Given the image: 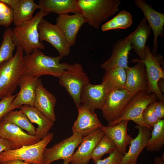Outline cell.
Wrapping results in <instances>:
<instances>
[{"mask_svg": "<svg viewBox=\"0 0 164 164\" xmlns=\"http://www.w3.org/2000/svg\"><path fill=\"white\" fill-rule=\"evenodd\" d=\"M0 136L10 144L12 149L33 144L41 140L36 135L26 132L17 126L3 120L0 122Z\"/></svg>", "mask_w": 164, "mask_h": 164, "instance_id": "12", "label": "cell"}, {"mask_svg": "<svg viewBox=\"0 0 164 164\" xmlns=\"http://www.w3.org/2000/svg\"><path fill=\"white\" fill-rule=\"evenodd\" d=\"M53 136V134L49 132L45 138L36 143L17 149L4 151L0 153V162L19 160L31 164H44V151Z\"/></svg>", "mask_w": 164, "mask_h": 164, "instance_id": "6", "label": "cell"}, {"mask_svg": "<svg viewBox=\"0 0 164 164\" xmlns=\"http://www.w3.org/2000/svg\"><path fill=\"white\" fill-rule=\"evenodd\" d=\"M116 149L113 141L104 134L95 147L91 155V159L95 164L98 160L101 159L104 155L109 154Z\"/></svg>", "mask_w": 164, "mask_h": 164, "instance_id": "33", "label": "cell"}, {"mask_svg": "<svg viewBox=\"0 0 164 164\" xmlns=\"http://www.w3.org/2000/svg\"><path fill=\"white\" fill-rule=\"evenodd\" d=\"M0 1L6 4L13 10L19 0H0Z\"/></svg>", "mask_w": 164, "mask_h": 164, "instance_id": "41", "label": "cell"}, {"mask_svg": "<svg viewBox=\"0 0 164 164\" xmlns=\"http://www.w3.org/2000/svg\"><path fill=\"white\" fill-rule=\"evenodd\" d=\"M164 79H161L159 80L158 83L159 88L162 94L164 93Z\"/></svg>", "mask_w": 164, "mask_h": 164, "instance_id": "43", "label": "cell"}, {"mask_svg": "<svg viewBox=\"0 0 164 164\" xmlns=\"http://www.w3.org/2000/svg\"><path fill=\"white\" fill-rule=\"evenodd\" d=\"M50 13L39 10L29 22L12 29L14 43L17 48L22 49L26 55L31 54L35 49L44 48V44L39 39L38 25L41 20Z\"/></svg>", "mask_w": 164, "mask_h": 164, "instance_id": "2", "label": "cell"}, {"mask_svg": "<svg viewBox=\"0 0 164 164\" xmlns=\"http://www.w3.org/2000/svg\"><path fill=\"white\" fill-rule=\"evenodd\" d=\"M158 100V97L155 93L148 94L145 91H138L126 105L121 117L108 123V126L114 125L122 121L128 120L132 121L138 125L148 127L142 118L143 112L149 104Z\"/></svg>", "mask_w": 164, "mask_h": 164, "instance_id": "7", "label": "cell"}, {"mask_svg": "<svg viewBox=\"0 0 164 164\" xmlns=\"http://www.w3.org/2000/svg\"><path fill=\"white\" fill-rule=\"evenodd\" d=\"M126 79L125 70L122 68H116L105 70L102 83L107 92L116 90L124 89Z\"/></svg>", "mask_w": 164, "mask_h": 164, "instance_id": "28", "label": "cell"}, {"mask_svg": "<svg viewBox=\"0 0 164 164\" xmlns=\"http://www.w3.org/2000/svg\"><path fill=\"white\" fill-rule=\"evenodd\" d=\"M59 82L72 98L77 108L81 104L80 96L83 87L90 83L82 66L78 63H68L67 68L59 77Z\"/></svg>", "mask_w": 164, "mask_h": 164, "instance_id": "5", "label": "cell"}, {"mask_svg": "<svg viewBox=\"0 0 164 164\" xmlns=\"http://www.w3.org/2000/svg\"><path fill=\"white\" fill-rule=\"evenodd\" d=\"M135 128L138 130V135L131 141L129 149L124 155L120 164H138V156L151 137L152 128L137 125Z\"/></svg>", "mask_w": 164, "mask_h": 164, "instance_id": "19", "label": "cell"}, {"mask_svg": "<svg viewBox=\"0 0 164 164\" xmlns=\"http://www.w3.org/2000/svg\"><path fill=\"white\" fill-rule=\"evenodd\" d=\"M63 164H67V163H63Z\"/></svg>", "mask_w": 164, "mask_h": 164, "instance_id": "45", "label": "cell"}, {"mask_svg": "<svg viewBox=\"0 0 164 164\" xmlns=\"http://www.w3.org/2000/svg\"><path fill=\"white\" fill-rule=\"evenodd\" d=\"M135 2L136 6L142 10L144 18L153 31L154 38L152 53L155 55L158 50V37L164 35V14L155 10L144 0H135Z\"/></svg>", "mask_w": 164, "mask_h": 164, "instance_id": "13", "label": "cell"}, {"mask_svg": "<svg viewBox=\"0 0 164 164\" xmlns=\"http://www.w3.org/2000/svg\"><path fill=\"white\" fill-rule=\"evenodd\" d=\"M104 135V132L99 128L83 136L78 149L72 155L70 163L71 164H88L95 147Z\"/></svg>", "mask_w": 164, "mask_h": 164, "instance_id": "17", "label": "cell"}, {"mask_svg": "<svg viewBox=\"0 0 164 164\" xmlns=\"http://www.w3.org/2000/svg\"><path fill=\"white\" fill-rule=\"evenodd\" d=\"M39 9V5L33 0H19L13 9V22L15 26L25 24L33 17L35 11Z\"/></svg>", "mask_w": 164, "mask_h": 164, "instance_id": "27", "label": "cell"}, {"mask_svg": "<svg viewBox=\"0 0 164 164\" xmlns=\"http://www.w3.org/2000/svg\"><path fill=\"white\" fill-rule=\"evenodd\" d=\"M80 13L86 23L96 29L119 10V0H77Z\"/></svg>", "mask_w": 164, "mask_h": 164, "instance_id": "3", "label": "cell"}, {"mask_svg": "<svg viewBox=\"0 0 164 164\" xmlns=\"http://www.w3.org/2000/svg\"><path fill=\"white\" fill-rule=\"evenodd\" d=\"M129 121L124 120L114 125H102L100 128L113 141L118 150L124 155L126 152L128 146L133 138L127 132Z\"/></svg>", "mask_w": 164, "mask_h": 164, "instance_id": "22", "label": "cell"}, {"mask_svg": "<svg viewBox=\"0 0 164 164\" xmlns=\"http://www.w3.org/2000/svg\"><path fill=\"white\" fill-rule=\"evenodd\" d=\"M12 149L10 144L0 136V153L5 150Z\"/></svg>", "mask_w": 164, "mask_h": 164, "instance_id": "39", "label": "cell"}, {"mask_svg": "<svg viewBox=\"0 0 164 164\" xmlns=\"http://www.w3.org/2000/svg\"><path fill=\"white\" fill-rule=\"evenodd\" d=\"M2 120L14 124L26 131L29 135H35L36 128L27 116L20 110H12L7 114Z\"/></svg>", "mask_w": 164, "mask_h": 164, "instance_id": "29", "label": "cell"}, {"mask_svg": "<svg viewBox=\"0 0 164 164\" xmlns=\"http://www.w3.org/2000/svg\"><path fill=\"white\" fill-rule=\"evenodd\" d=\"M59 55H46L40 50L36 49L30 54L24 56L22 75L32 77L50 75L59 78L67 67L66 62L61 63Z\"/></svg>", "mask_w": 164, "mask_h": 164, "instance_id": "1", "label": "cell"}, {"mask_svg": "<svg viewBox=\"0 0 164 164\" xmlns=\"http://www.w3.org/2000/svg\"><path fill=\"white\" fill-rule=\"evenodd\" d=\"M12 29L6 28L3 35V40L0 46V64L11 59L15 46L12 39Z\"/></svg>", "mask_w": 164, "mask_h": 164, "instance_id": "32", "label": "cell"}, {"mask_svg": "<svg viewBox=\"0 0 164 164\" xmlns=\"http://www.w3.org/2000/svg\"><path fill=\"white\" fill-rule=\"evenodd\" d=\"M78 115L72 128L73 134L86 136L100 128L102 125L95 112L83 104L77 108Z\"/></svg>", "mask_w": 164, "mask_h": 164, "instance_id": "18", "label": "cell"}, {"mask_svg": "<svg viewBox=\"0 0 164 164\" xmlns=\"http://www.w3.org/2000/svg\"><path fill=\"white\" fill-rule=\"evenodd\" d=\"M124 155L116 149L108 156L98 160L95 164H120Z\"/></svg>", "mask_w": 164, "mask_h": 164, "instance_id": "37", "label": "cell"}, {"mask_svg": "<svg viewBox=\"0 0 164 164\" xmlns=\"http://www.w3.org/2000/svg\"><path fill=\"white\" fill-rule=\"evenodd\" d=\"M156 101L149 104L144 110L142 118L145 124L149 128L153 127L159 120L157 117L154 110V107Z\"/></svg>", "mask_w": 164, "mask_h": 164, "instance_id": "35", "label": "cell"}, {"mask_svg": "<svg viewBox=\"0 0 164 164\" xmlns=\"http://www.w3.org/2000/svg\"><path fill=\"white\" fill-rule=\"evenodd\" d=\"M133 96L124 89L112 91L107 93L101 110L103 116L108 124L121 117L126 106Z\"/></svg>", "mask_w": 164, "mask_h": 164, "instance_id": "9", "label": "cell"}, {"mask_svg": "<svg viewBox=\"0 0 164 164\" xmlns=\"http://www.w3.org/2000/svg\"><path fill=\"white\" fill-rule=\"evenodd\" d=\"M145 57L141 60L145 65L148 82V94H155L159 101H164V96L159 90L158 83L159 80L164 78V71L161 66L162 61L160 55H153L149 47L146 46L145 49Z\"/></svg>", "mask_w": 164, "mask_h": 164, "instance_id": "10", "label": "cell"}, {"mask_svg": "<svg viewBox=\"0 0 164 164\" xmlns=\"http://www.w3.org/2000/svg\"><path fill=\"white\" fill-rule=\"evenodd\" d=\"M39 77L26 75L21 76L18 83L20 90L12 102L13 105L19 108L24 105L34 106L36 87Z\"/></svg>", "mask_w": 164, "mask_h": 164, "instance_id": "23", "label": "cell"}, {"mask_svg": "<svg viewBox=\"0 0 164 164\" xmlns=\"http://www.w3.org/2000/svg\"><path fill=\"white\" fill-rule=\"evenodd\" d=\"M132 18L130 13L123 10L112 19L102 25L101 29L104 32L113 29H126L132 25Z\"/></svg>", "mask_w": 164, "mask_h": 164, "instance_id": "31", "label": "cell"}, {"mask_svg": "<svg viewBox=\"0 0 164 164\" xmlns=\"http://www.w3.org/2000/svg\"><path fill=\"white\" fill-rule=\"evenodd\" d=\"M151 33V29L144 18L133 32L131 39L132 48L134 49L141 60L145 58L146 44Z\"/></svg>", "mask_w": 164, "mask_h": 164, "instance_id": "26", "label": "cell"}, {"mask_svg": "<svg viewBox=\"0 0 164 164\" xmlns=\"http://www.w3.org/2000/svg\"><path fill=\"white\" fill-rule=\"evenodd\" d=\"M56 98L43 86L41 80L37 83L34 106L51 121L54 122L56 116L54 108Z\"/></svg>", "mask_w": 164, "mask_h": 164, "instance_id": "21", "label": "cell"}, {"mask_svg": "<svg viewBox=\"0 0 164 164\" xmlns=\"http://www.w3.org/2000/svg\"><path fill=\"white\" fill-rule=\"evenodd\" d=\"M38 5L40 10L58 15L80 13L77 0H40Z\"/></svg>", "mask_w": 164, "mask_h": 164, "instance_id": "25", "label": "cell"}, {"mask_svg": "<svg viewBox=\"0 0 164 164\" xmlns=\"http://www.w3.org/2000/svg\"><path fill=\"white\" fill-rule=\"evenodd\" d=\"M13 21V10L0 0V26L7 28Z\"/></svg>", "mask_w": 164, "mask_h": 164, "instance_id": "34", "label": "cell"}, {"mask_svg": "<svg viewBox=\"0 0 164 164\" xmlns=\"http://www.w3.org/2000/svg\"><path fill=\"white\" fill-rule=\"evenodd\" d=\"M85 21L80 13L72 15L66 14L59 15L56 18V25L64 36L70 47L76 42L78 33Z\"/></svg>", "mask_w": 164, "mask_h": 164, "instance_id": "16", "label": "cell"}, {"mask_svg": "<svg viewBox=\"0 0 164 164\" xmlns=\"http://www.w3.org/2000/svg\"><path fill=\"white\" fill-rule=\"evenodd\" d=\"M153 162L154 164H164V153L161 157H155Z\"/></svg>", "mask_w": 164, "mask_h": 164, "instance_id": "42", "label": "cell"}, {"mask_svg": "<svg viewBox=\"0 0 164 164\" xmlns=\"http://www.w3.org/2000/svg\"><path fill=\"white\" fill-rule=\"evenodd\" d=\"M83 136L80 134L73 133L70 137L45 149L43 157L44 164H51L58 160H63V163H70L75 149L79 145Z\"/></svg>", "mask_w": 164, "mask_h": 164, "instance_id": "8", "label": "cell"}, {"mask_svg": "<svg viewBox=\"0 0 164 164\" xmlns=\"http://www.w3.org/2000/svg\"><path fill=\"white\" fill-rule=\"evenodd\" d=\"M132 34L133 32L124 38L117 41L113 45L110 57L101 65L102 69L105 70L120 67L126 69L128 67V59L129 51L132 49Z\"/></svg>", "mask_w": 164, "mask_h": 164, "instance_id": "14", "label": "cell"}, {"mask_svg": "<svg viewBox=\"0 0 164 164\" xmlns=\"http://www.w3.org/2000/svg\"><path fill=\"white\" fill-rule=\"evenodd\" d=\"M137 63L135 66L125 69L126 79L124 89L133 95L140 91H146L148 82L146 67L144 63L140 60H133Z\"/></svg>", "mask_w": 164, "mask_h": 164, "instance_id": "15", "label": "cell"}, {"mask_svg": "<svg viewBox=\"0 0 164 164\" xmlns=\"http://www.w3.org/2000/svg\"><path fill=\"white\" fill-rule=\"evenodd\" d=\"M0 164H32L19 160H12L0 162Z\"/></svg>", "mask_w": 164, "mask_h": 164, "instance_id": "40", "label": "cell"}, {"mask_svg": "<svg viewBox=\"0 0 164 164\" xmlns=\"http://www.w3.org/2000/svg\"><path fill=\"white\" fill-rule=\"evenodd\" d=\"M23 53L22 49L17 48L11 59L0 64V100L12 94L18 85L23 74Z\"/></svg>", "mask_w": 164, "mask_h": 164, "instance_id": "4", "label": "cell"}, {"mask_svg": "<svg viewBox=\"0 0 164 164\" xmlns=\"http://www.w3.org/2000/svg\"><path fill=\"white\" fill-rule=\"evenodd\" d=\"M138 164H141V163H138Z\"/></svg>", "mask_w": 164, "mask_h": 164, "instance_id": "44", "label": "cell"}, {"mask_svg": "<svg viewBox=\"0 0 164 164\" xmlns=\"http://www.w3.org/2000/svg\"><path fill=\"white\" fill-rule=\"evenodd\" d=\"M155 114L159 120L164 118V101H156L154 107Z\"/></svg>", "mask_w": 164, "mask_h": 164, "instance_id": "38", "label": "cell"}, {"mask_svg": "<svg viewBox=\"0 0 164 164\" xmlns=\"http://www.w3.org/2000/svg\"><path fill=\"white\" fill-rule=\"evenodd\" d=\"M153 127L146 147L148 152L159 151L164 145V119L159 120Z\"/></svg>", "mask_w": 164, "mask_h": 164, "instance_id": "30", "label": "cell"}, {"mask_svg": "<svg viewBox=\"0 0 164 164\" xmlns=\"http://www.w3.org/2000/svg\"><path fill=\"white\" fill-rule=\"evenodd\" d=\"M20 108L32 123L37 125L36 128L35 135L41 140L45 138L53 127L54 122L34 106L24 105Z\"/></svg>", "mask_w": 164, "mask_h": 164, "instance_id": "24", "label": "cell"}, {"mask_svg": "<svg viewBox=\"0 0 164 164\" xmlns=\"http://www.w3.org/2000/svg\"><path fill=\"white\" fill-rule=\"evenodd\" d=\"M107 92L104 85L88 83L83 87L80 94L81 103L90 111L101 109L105 101Z\"/></svg>", "mask_w": 164, "mask_h": 164, "instance_id": "20", "label": "cell"}, {"mask_svg": "<svg viewBox=\"0 0 164 164\" xmlns=\"http://www.w3.org/2000/svg\"><path fill=\"white\" fill-rule=\"evenodd\" d=\"M17 94L7 96L0 101V122L5 116L10 111L18 108L12 104V102Z\"/></svg>", "mask_w": 164, "mask_h": 164, "instance_id": "36", "label": "cell"}, {"mask_svg": "<svg viewBox=\"0 0 164 164\" xmlns=\"http://www.w3.org/2000/svg\"><path fill=\"white\" fill-rule=\"evenodd\" d=\"M39 38L41 42L46 41L52 45L62 58L68 56L70 47L58 27L44 18L38 25Z\"/></svg>", "mask_w": 164, "mask_h": 164, "instance_id": "11", "label": "cell"}]
</instances>
